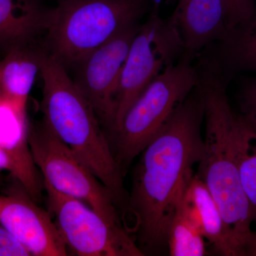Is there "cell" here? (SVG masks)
<instances>
[{"mask_svg": "<svg viewBox=\"0 0 256 256\" xmlns=\"http://www.w3.org/2000/svg\"><path fill=\"white\" fill-rule=\"evenodd\" d=\"M204 120L198 85L140 154L124 212L132 218L129 234L144 256L168 249L176 207L204 152Z\"/></svg>", "mask_w": 256, "mask_h": 256, "instance_id": "6da1fadb", "label": "cell"}, {"mask_svg": "<svg viewBox=\"0 0 256 256\" xmlns=\"http://www.w3.org/2000/svg\"><path fill=\"white\" fill-rule=\"evenodd\" d=\"M200 85L204 104V152L195 174L206 185L223 216L236 256H249L254 226L234 149L237 114L229 104V78L208 60H202Z\"/></svg>", "mask_w": 256, "mask_h": 256, "instance_id": "7a4b0ae2", "label": "cell"}, {"mask_svg": "<svg viewBox=\"0 0 256 256\" xmlns=\"http://www.w3.org/2000/svg\"><path fill=\"white\" fill-rule=\"evenodd\" d=\"M43 119L110 192L118 208L124 210L128 194L108 136L95 110L66 68L48 52H43Z\"/></svg>", "mask_w": 256, "mask_h": 256, "instance_id": "3957f363", "label": "cell"}, {"mask_svg": "<svg viewBox=\"0 0 256 256\" xmlns=\"http://www.w3.org/2000/svg\"><path fill=\"white\" fill-rule=\"evenodd\" d=\"M151 0H58L47 9L48 53L66 68L138 24Z\"/></svg>", "mask_w": 256, "mask_h": 256, "instance_id": "277c9868", "label": "cell"}, {"mask_svg": "<svg viewBox=\"0 0 256 256\" xmlns=\"http://www.w3.org/2000/svg\"><path fill=\"white\" fill-rule=\"evenodd\" d=\"M200 82L198 68L182 57L148 86L124 114L114 138V154L124 176L130 165Z\"/></svg>", "mask_w": 256, "mask_h": 256, "instance_id": "5b68a950", "label": "cell"}, {"mask_svg": "<svg viewBox=\"0 0 256 256\" xmlns=\"http://www.w3.org/2000/svg\"><path fill=\"white\" fill-rule=\"evenodd\" d=\"M28 142L34 164L52 188L86 204L114 225L124 227L109 190L43 118L30 124Z\"/></svg>", "mask_w": 256, "mask_h": 256, "instance_id": "8992f818", "label": "cell"}, {"mask_svg": "<svg viewBox=\"0 0 256 256\" xmlns=\"http://www.w3.org/2000/svg\"><path fill=\"white\" fill-rule=\"evenodd\" d=\"M183 54L180 34L169 18L160 16L156 5L146 22L140 25L128 50L118 92L114 134L133 102Z\"/></svg>", "mask_w": 256, "mask_h": 256, "instance_id": "52a82bcc", "label": "cell"}, {"mask_svg": "<svg viewBox=\"0 0 256 256\" xmlns=\"http://www.w3.org/2000/svg\"><path fill=\"white\" fill-rule=\"evenodd\" d=\"M47 206L68 248L79 256H144L126 227L114 225L86 204L43 180Z\"/></svg>", "mask_w": 256, "mask_h": 256, "instance_id": "ba28073f", "label": "cell"}, {"mask_svg": "<svg viewBox=\"0 0 256 256\" xmlns=\"http://www.w3.org/2000/svg\"><path fill=\"white\" fill-rule=\"evenodd\" d=\"M140 24L132 25L88 55L76 67L74 82L95 110L106 134L116 132L120 80L131 42Z\"/></svg>", "mask_w": 256, "mask_h": 256, "instance_id": "9c48e42d", "label": "cell"}, {"mask_svg": "<svg viewBox=\"0 0 256 256\" xmlns=\"http://www.w3.org/2000/svg\"><path fill=\"white\" fill-rule=\"evenodd\" d=\"M0 224L32 256H68L66 244L53 217L38 206L22 185L0 194Z\"/></svg>", "mask_w": 256, "mask_h": 256, "instance_id": "30bf717a", "label": "cell"}, {"mask_svg": "<svg viewBox=\"0 0 256 256\" xmlns=\"http://www.w3.org/2000/svg\"><path fill=\"white\" fill-rule=\"evenodd\" d=\"M169 18L182 41V57L188 60L228 36L224 0H178Z\"/></svg>", "mask_w": 256, "mask_h": 256, "instance_id": "8fae6325", "label": "cell"}, {"mask_svg": "<svg viewBox=\"0 0 256 256\" xmlns=\"http://www.w3.org/2000/svg\"><path fill=\"white\" fill-rule=\"evenodd\" d=\"M182 201L193 216L213 252L218 256H236L220 208L206 185L195 173L183 192Z\"/></svg>", "mask_w": 256, "mask_h": 256, "instance_id": "7c38bea8", "label": "cell"}, {"mask_svg": "<svg viewBox=\"0 0 256 256\" xmlns=\"http://www.w3.org/2000/svg\"><path fill=\"white\" fill-rule=\"evenodd\" d=\"M43 52L26 46L10 50L0 60V99L26 111L28 96L42 68Z\"/></svg>", "mask_w": 256, "mask_h": 256, "instance_id": "4fadbf2b", "label": "cell"}, {"mask_svg": "<svg viewBox=\"0 0 256 256\" xmlns=\"http://www.w3.org/2000/svg\"><path fill=\"white\" fill-rule=\"evenodd\" d=\"M47 9L42 0H0V46H25L44 30Z\"/></svg>", "mask_w": 256, "mask_h": 256, "instance_id": "5bb4252c", "label": "cell"}, {"mask_svg": "<svg viewBox=\"0 0 256 256\" xmlns=\"http://www.w3.org/2000/svg\"><path fill=\"white\" fill-rule=\"evenodd\" d=\"M218 43L217 53L210 58L226 76L238 72H256V6L246 22L230 30Z\"/></svg>", "mask_w": 256, "mask_h": 256, "instance_id": "9a60e30c", "label": "cell"}, {"mask_svg": "<svg viewBox=\"0 0 256 256\" xmlns=\"http://www.w3.org/2000/svg\"><path fill=\"white\" fill-rule=\"evenodd\" d=\"M234 149L240 182L254 225L256 224V127L240 114H237Z\"/></svg>", "mask_w": 256, "mask_h": 256, "instance_id": "2e32d148", "label": "cell"}, {"mask_svg": "<svg viewBox=\"0 0 256 256\" xmlns=\"http://www.w3.org/2000/svg\"><path fill=\"white\" fill-rule=\"evenodd\" d=\"M207 242L193 216L182 201L178 207L168 235V248L172 256L208 255Z\"/></svg>", "mask_w": 256, "mask_h": 256, "instance_id": "e0dca14e", "label": "cell"}, {"mask_svg": "<svg viewBox=\"0 0 256 256\" xmlns=\"http://www.w3.org/2000/svg\"><path fill=\"white\" fill-rule=\"evenodd\" d=\"M228 32L246 22L255 11L256 0H224Z\"/></svg>", "mask_w": 256, "mask_h": 256, "instance_id": "ac0fdd59", "label": "cell"}, {"mask_svg": "<svg viewBox=\"0 0 256 256\" xmlns=\"http://www.w3.org/2000/svg\"><path fill=\"white\" fill-rule=\"evenodd\" d=\"M240 116L256 127V77L242 82L238 96Z\"/></svg>", "mask_w": 256, "mask_h": 256, "instance_id": "d6986e66", "label": "cell"}, {"mask_svg": "<svg viewBox=\"0 0 256 256\" xmlns=\"http://www.w3.org/2000/svg\"><path fill=\"white\" fill-rule=\"evenodd\" d=\"M30 252L0 224V256H30Z\"/></svg>", "mask_w": 256, "mask_h": 256, "instance_id": "ffe728a7", "label": "cell"}, {"mask_svg": "<svg viewBox=\"0 0 256 256\" xmlns=\"http://www.w3.org/2000/svg\"><path fill=\"white\" fill-rule=\"evenodd\" d=\"M8 172L13 178H16L20 182L21 174L18 164L13 158L0 146V172Z\"/></svg>", "mask_w": 256, "mask_h": 256, "instance_id": "44dd1931", "label": "cell"}, {"mask_svg": "<svg viewBox=\"0 0 256 256\" xmlns=\"http://www.w3.org/2000/svg\"><path fill=\"white\" fill-rule=\"evenodd\" d=\"M249 256H256V230L254 232L252 247H250Z\"/></svg>", "mask_w": 256, "mask_h": 256, "instance_id": "7402d4cb", "label": "cell"}, {"mask_svg": "<svg viewBox=\"0 0 256 256\" xmlns=\"http://www.w3.org/2000/svg\"><path fill=\"white\" fill-rule=\"evenodd\" d=\"M2 185V180L1 176H0V186Z\"/></svg>", "mask_w": 256, "mask_h": 256, "instance_id": "603a6c76", "label": "cell"}]
</instances>
